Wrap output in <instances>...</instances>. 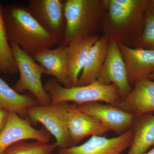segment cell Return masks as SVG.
I'll return each instance as SVG.
<instances>
[{
  "mask_svg": "<svg viewBox=\"0 0 154 154\" xmlns=\"http://www.w3.org/2000/svg\"><path fill=\"white\" fill-rule=\"evenodd\" d=\"M147 0H103L105 35L134 48L141 35Z\"/></svg>",
  "mask_w": 154,
  "mask_h": 154,
  "instance_id": "1",
  "label": "cell"
},
{
  "mask_svg": "<svg viewBox=\"0 0 154 154\" xmlns=\"http://www.w3.org/2000/svg\"><path fill=\"white\" fill-rule=\"evenodd\" d=\"M8 39L31 57L58 44L57 40L30 14L27 7L11 5L3 8Z\"/></svg>",
  "mask_w": 154,
  "mask_h": 154,
  "instance_id": "2",
  "label": "cell"
},
{
  "mask_svg": "<svg viewBox=\"0 0 154 154\" xmlns=\"http://www.w3.org/2000/svg\"><path fill=\"white\" fill-rule=\"evenodd\" d=\"M103 0H66L64 13L66 27L62 41L58 45L67 46L74 39L96 35L102 28Z\"/></svg>",
  "mask_w": 154,
  "mask_h": 154,
  "instance_id": "3",
  "label": "cell"
},
{
  "mask_svg": "<svg viewBox=\"0 0 154 154\" xmlns=\"http://www.w3.org/2000/svg\"><path fill=\"white\" fill-rule=\"evenodd\" d=\"M44 88L51 104L71 102L82 105L103 102L116 106L122 100L116 86L103 85L97 81L87 85L66 88L53 78L47 81Z\"/></svg>",
  "mask_w": 154,
  "mask_h": 154,
  "instance_id": "4",
  "label": "cell"
},
{
  "mask_svg": "<svg viewBox=\"0 0 154 154\" xmlns=\"http://www.w3.org/2000/svg\"><path fill=\"white\" fill-rule=\"evenodd\" d=\"M10 44L20 75L19 80L13 88L14 91L20 94L29 91L39 105L51 104L42 82V75L44 74L42 67L19 45L13 42H10Z\"/></svg>",
  "mask_w": 154,
  "mask_h": 154,
  "instance_id": "5",
  "label": "cell"
},
{
  "mask_svg": "<svg viewBox=\"0 0 154 154\" xmlns=\"http://www.w3.org/2000/svg\"><path fill=\"white\" fill-rule=\"evenodd\" d=\"M68 102L48 105H38L30 107L27 119L30 123H41L55 137L58 148L71 147L68 127Z\"/></svg>",
  "mask_w": 154,
  "mask_h": 154,
  "instance_id": "6",
  "label": "cell"
},
{
  "mask_svg": "<svg viewBox=\"0 0 154 154\" xmlns=\"http://www.w3.org/2000/svg\"><path fill=\"white\" fill-rule=\"evenodd\" d=\"M64 7L63 0H30L27 7L30 14L57 40L58 45L65 33Z\"/></svg>",
  "mask_w": 154,
  "mask_h": 154,
  "instance_id": "7",
  "label": "cell"
},
{
  "mask_svg": "<svg viewBox=\"0 0 154 154\" xmlns=\"http://www.w3.org/2000/svg\"><path fill=\"white\" fill-rule=\"evenodd\" d=\"M97 81L103 85H115L122 99L132 90L118 42L114 39L109 38L107 55Z\"/></svg>",
  "mask_w": 154,
  "mask_h": 154,
  "instance_id": "8",
  "label": "cell"
},
{
  "mask_svg": "<svg viewBox=\"0 0 154 154\" xmlns=\"http://www.w3.org/2000/svg\"><path fill=\"white\" fill-rule=\"evenodd\" d=\"M133 131L129 129L116 137L92 136L80 145L58 148V154H121L132 142Z\"/></svg>",
  "mask_w": 154,
  "mask_h": 154,
  "instance_id": "9",
  "label": "cell"
},
{
  "mask_svg": "<svg viewBox=\"0 0 154 154\" xmlns=\"http://www.w3.org/2000/svg\"><path fill=\"white\" fill-rule=\"evenodd\" d=\"M27 140L48 143L50 137L44 131L34 128L27 119L9 111L7 123L0 133V154L11 145Z\"/></svg>",
  "mask_w": 154,
  "mask_h": 154,
  "instance_id": "10",
  "label": "cell"
},
{
  "mask_svg": "<svg viewBox=\"0 0 154 154\" xmlns=\"http://www.w3.org/2000/svg\"><path fill=\"white\" fill-rule=\"evenodd\" d=\"M76 105L81 111L94 117L110 131L116 132L128 130L136 118L132 113L111 105L92 102Z\"/></svg>",
  "mask_w": 154,
  "mask_h": 154,
  "instance_id": "11",
  "label": "cell"
},
{
  "mask_svg": "<svg viewBox=\"0 0 154 154\" xmlns=\"http://www.w3.org/2000/svg\"><path fill=\"white\" fill-rule=\"evenodd\" d=\"M118 43L131 85L154 73V50L130 47Z\"/></svg>",
  "mask_w": 154,
  "mask_h": 154,
  "instance_id": "12",
  "label": "cell"
},
{
  "mask_svg": "<svg viewBox=\"0 0 154 154\" xmlns=\"http://www.w3.org/2000/svg\"><path fill=\"white\" fill-rule=\"evenodd\" d=\"M68 127L71 147L77 146L88 136H102L110 130L98 120L82 112L76 104H69Z\"/></svg>",
  "mask_w": 154,
  "mask_h": 154,
  "instance_id": "13",
  "label": "cell"
},
{
  "mask_svg": "<svg viewBox=\"0 0 154 154\" xmlns=\"http://www.w3.org/2000/svg\"><path fill=\"white\" fill-rule=\"evenodd\" d=\"M116 107L132 113L136 118L154 113V81L148 78L138 80L134 87Z\"/></svg>",
  "mask_w": 154,
  "mask_h": 154,
  "instance_id": "14",
  "label": "cell"
},
{
  "mask_svg": "<svg viewBox=\"0 0 154 154\" xmlns=\"http://www.w3.org/2000/svg\"><path fill=\"white\" fill-rule=\"evenodd\" d=\"M43 69V73L54 77L61 85L71 88L67 66V46L48 49L32 57Z\"/></svg>",
  "mask_w": 154,
  "mask_h": 154,
  "instance_id": "15",
  "label": "cell"
},
{
  "mask_svg": "<svg viewBox=\"0 0 154 154\" xmlns=\"http://www.w3.org/2000/svg\"><path fill=\"white\" fill-rule=\"evenodd\" d=\"M100 37L97 34L76 38L67 45L68 72L72 87L77 86L88 54Z\"/></svg>",
  "mask_w": 154,
  "mask_h": 154,
  "instance_id": "16",
  "label": "cell"
},
{
  "mask_svg": "<svg viewBox=\"0 0 154 154\" xmlns=\"http://www.w3.org/2000/svg\"><path fill=\"white\" fill-rule=\"evenodd\" d=\"M109 38L104 34L91 48L77 86L87 85L97 81L107 54Z\"/></svg>",
  "mask_w": 154,
  "mask_h": 154,
  "instance_id": "17",
  "label": "cell"
},
{
  "mask_svg": "<svg viewBox=\"0 0 154 154\" xmlns=\"http://www.w3.org/2000/svg\"><path fill=\"white\" fill-rule=\"evenodd\" d=\"M0 104L4 109L17 113L23 119L27 118L28 110L30 107L39 105L33 95L17 93L1 78Z\"/></svg>",
  "mask_w": 154,
  "mask_h": 154,
  "instance_id": "18",
  "label": "cell"
},
{
  "mask_svg": "<svg viewBox=\"0 0 154 154\" xmlns=\"http://www.w3.org/2000/svg\"><path fill=\"white\" fill-rule=\"evenodd\" d=\"M137 119L127 154H143L154 145V114L148 113Z\"/></svg>",
  "mask_w": 154,
  "mask_h": 154,
  "instance_id": "19",
  "label": "cell"
},
{
  "mask_svg": "<svg viewBox=\"0 0 154 154\" xmlns=\"http://www.w3.org/2000/svg\"><path fill=\"white\" fill-rule=\"evenodd\" d=\"M3 8L0 4V72L15 75L18 72V67L7 36Z\"/></svg>",
  "mask_w": 154,
  "mask_h": 154,
  "instance_id": "20",
  "label": "cell"
},
{
  "mask_svg": "<svg viewBox=\"0 0 154 154\" xmlns=\"http://www.w3.org/2000/svg\"><path fill=\"white\" fill-rule=\"evenodd\" d=\"M58 146L56 143H50L36 141H21L9 146L2 154H53Z\"/></svg>",
  "mask_w": 154,
  "mask_h": 154,
  "instance_id": "21",
  "label": "cell"
},
{
  "mask_svg": "<svg viewBox=\"0 0 154 154\" xmlns=\"http://www.w3.org/2000/svg\"><path fill=\"white\" fill-rule=\"evenodd\" d=\"M134 48L154 50V3L147 0L141 35Z\"/></svg>",
  "mask_w": 154,
  "mask_h": 154,
  "instance_id": "22",
  "label": "cell"
},
{
  "mask_svg": "<svg viewBox=\"0 0 154 154\" xmlns=\"http://www.w3.org/2000/svg\"><path fill=\"white\" fill-rule=\"evenodd\" d=\"M9 111L6 109H3L0 110V133L2 132L8 120Z\"/></svg>",
  "mask_w": 154,
  "mask_h": 154,
  "instance_id": "23",
  "label": "cell"
},
{
  "mask_svg": "<svg viewBox=\"0 0 154 154\" xmlns=\"http://www.w3.org/2000/svg\"><path fill=\"white\" fill-rule=\"evenodd\" d=\"M143 154H154V147L151 150H150L149 151L146 153H145Z\"/></svg>",
  "mask_w": 154,
  "mask_h": 154,
  "instance_id": "24",
  "label": "cell"
},
{
  "mask_svg": "<svg viewBox=\"0 0 154 154\" xmlns=\"http://www.w3.org/2000/svg\"><path fill=\"white\" fill-rule=\"evenodd\" d=\"M147 78H148L149 79L154 80V73L149 75Z\"/></svg>",
  "mask_w": 154,
  "mask_h": 154,
  "instance_id": "25",
  "label": "cell"
},
{
  "mask_svg": "<svg viewBox=\"0 0 154 154\" xmlns=\"http://www.w3.org/2000/svg\"><path fill=\"white\" fill-rule=\"evenodd\" d=\"M3 107L2 106V105H1V104H0V110H1V109H3Z\"/></svg>",
  "mask_w": 154,
  "mask_h": 154,
  "instance_id": "26",
  "label": "cell"
},
{
  "mask_svg": "<svg viewBox=\"0 0 154 154\" xmlns=\"http://www.w3.org/2000/svg\"><path fill=\"white\" fill-rule=\"evenodd\" d=\"M152 1L154 3V0H152Z\"/></svg>",
  "mask_w": 154,
  "mask_h": 154,
  "instance_id": "27",
  "label": "cell"
},
{
  "mask_svg": "<svg viewBox=\"0 0 154 154\" xmlns=\"http://www.w3.org/2000/svg\"><path fill=\"white\" fill-rule=\"evenodd\" d=\"M53 154H57H57H54V153H53Z\"/></svg>",
  "mask_w": 154,
  "mask_h": 154,
  "instance_id": "28",
  "label": "cell"
}]
</instances>
